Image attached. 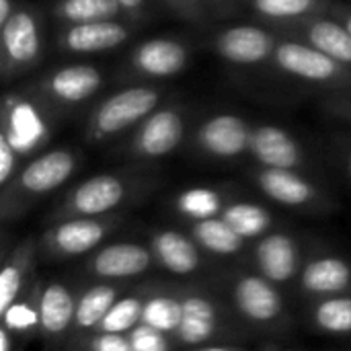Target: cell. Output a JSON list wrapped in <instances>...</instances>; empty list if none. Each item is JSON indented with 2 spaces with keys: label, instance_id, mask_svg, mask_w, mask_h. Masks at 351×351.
<instances>
[{
  "label": "cell",
  "instance_id": "obj_1",
  "mask_svg": "<svg viewBox=\"0 0 351 351\" xmlns=\"http://www.w3.org/2000/svg\"><path fill=\"white\" fill-rule=\"evenodd\" d=\"M162 103V90L150 84L123 86L105 97L90 113L86 140L101 144L138 128Z\"/></svg>",
  "mask_w": 351,
  "mask_h": 351
},
{
  "label": "cell",
  "instance_id": "obj_2",
  "mask_svg": "<svg viewBox=\"0 0 351 351\" xmlns=\"http://www.w3.org/2000/svg\"><path fill=\"white\" fill-rule=\"evenodd\" d=\"M140 181L125 173H101L80 181L60 202L53 220L66 218H101L117 212L138 191Z\"/></svg>",
  "mask_w": 351,
  "mask_h": 351
},
{
  "label": "cell",
  "instance_id": "obj_3",
  "mask_svg": "<svg viewBox=\"0 0 351 351\" xmlns=\"http://www.w3.org/2000/svg\"><path fill=\"white\" fill-rule=\"evenodd\" d=\"M271 64L278 72L329 88L351 86V70L302 39H278Z\"/></svg>",
  "mask_w": 351,
  "mask_h": 351
},
{
  "label": "cell",
  "instance_id": "obj_4",
  "mask_svg": "<svg viewBox=\"0 0 351 351\" xmlns=\"http://www.w3.org/2000/svg\"><path fill=\"white\" fill-rule=\"evenodd\" d=\"M76 169V152L68 148L45 150L19 169L12 183L4 189V197L14 195V204L41 199L51 191L60 189L62 185H66V181L74 175Z\"/></svg>",
  "mask_w": 351,
  "mask_h": 351
},
{
  "label": "cell",
  "instance_id": "obj_5",
  "mask_svg": "<svg viewBox=\"0 0 351 351\" xmlns=\"http://www.w3.org/2000/svg\"><path fill=\"white\" fill-rule=\"evenodd\" d=\"M115 216L58 220L41 234V251L47 259H74L95 251L119 224Z\"/></svg>",
  "mask_w": 351,
  "mask_h": 351
},
{
  "label": "cell",
  "instance_id": "obj_6",
  "mask_svg": "<svg viewBox=\"0 0 351 351\" xmlns=\"http://www.w3.org/2000/svg\"><path fill=\"white\" fill-rule=\"evenodd\" d=\"M0 49L6 78L21 74L39 62L43 51L41 25L31 8L16 6L10 19L0 25Z\"/></svg>",
  "mask_w": 351,
  "mask_h": 351
},
{
  "label": "cell",
  "instance_id": "obj_7",
  "mask_svg": "<svg viewBox=\"0 0 351 351\" xmlns=\"http://www.w3.org/2000/svg\"><path fill=\"white\" fill-rule=\"evenodd\" d=\"M187 132V115L181 105H162L154 109L134 132L130 152L144 160H158L173 154Z\"/></svg>",
  "mask_w": 351,
  "mask_h": 351
},
{
  "label": "cell",
  "instance_id": "obj_8",
  "mask_svg": "<svg viewBox=\"0 0 351 351\" xmlns=\"http://www.w3.org/2000/svg\"><path fill=\"white\" fill-rule=\"evenodd\" d=\"M253 128L255 125H251L243 115L224 111L204 119L195 130L193 140L204 154L220 160H232L251 150Z\"/></svg>",
  "mask_w": 351,
  "mask_h": 351
},
{
  "label": "cell",
  "instance_id": "obj_9",
  "mask_svg": "<svg viewBox=\"0 0 351 351\" xmlns=\"http://www.w3.org/2000/svg\"><path fill=\"white\" fill-rule=\"evenodd\" d=\"M278 39L259 25H230L212 39V51L234 66H259L271 62Z\"/></svg>",
  "mask_w": 351,
  "mask_h": 351
},
{
  "label": "cell",
  "instance_id": "obj_10",
  "mask_svg": "<svg viewBox=\"0 0 351 351\" xmlns=\"http://www.w3.org/2000/svg\"><path fill=\"white\" fill-rule=\"evenodd\" d=\"M105 82L103 72L93 64H66L39 80V93L53 105L78 107L86 103Z\"/></svg>",
  "mask_w": 351,
  "mask_h": 351
},
{
  "label": "cell",
  "instance_id": "obj_11",
  "mask_svg": "<svg viewBox=\"0 0 351 351\" xmlns=\"http://www.w3.org/2000/svg\"><path fill=\"white\" fill-rule=\"evenodd\" d=\"M128 68L142 78L162 80L181 74L189 64V47L175 37H152L136 45Z\"/></svg>",
  "mask_w": 351,
  "mask_h": 351
},
{
  "label": "cell",
  "instance_id": "obj_12",
  "mask_svg": "<svg viewBox=\"0 0 351 351\" xmlns=\"http://www.w3.org/2000/svg\"><path fill=\"white\" fill-rule=\"evenodd\" d=\"M251 156L263 169H302L304 167V148L294 134L282 125L259 123L253 128L251 138Z\"/></svg>",
  "mask_w": 351,
  "mask_h": 351
},
{
  "label": "cell",
  "instance_id": "obj_13",
  "mask_svg": "<svg viewBox=\"0 0 351 351\" xmlns=\"http://www.w3.org/2000/svg\"><path fill=\"white\" fill-rule=\"evenodd\" d=\"M132 35L121 19L66 25L58 35V45L70 53H103L123 45Z\"/></svg>",
  "mask_w": 351,
  "mask_h": 351
},
{
  "label": "cell",
  "instance_id": "obj_14",
  "mask_svg": "<svg viewBox=\"0 0 351 351\" xmlns=\"http://www.w3.org/2000/svg\"><path fill=\"white\" fill-rule=\"evenodd\" d=\"M255 185L271 202L284 208H311L321 202V189L296 169H259Z\"/></svg>",
  "mask_w": 351,
  "mask_h": 351
},
{
  "label": "cell",
  "instance_id": "obj_15",
  "mask_svg": "<svg viewBox=\"0 0 351 351\" xmlns=\"http://www.w3.org/2000/svg\"><path fill=\"white\" fill-rule=\"evenodd\" d=\"M234 304L239 313L257 325H269L276 323L284 315V298L278 292L276 284L269 282L267 278L253 276H241L234 284L232 290Z\"/></svg>",
  "mask_w": 351,
  "mask_h": 351
},
{
  "label": "cell",
  "instance_id": "obj_16",
  "mask_svg": "<svg viewBox=\"0 0 351 351\" xmlns=\"http://www.w3.org/2000/svg\"><path fill=\"white\" fill-rule=\"evenodd\" d=\"M152 261V249L140 243H113L95 251L88 261V271L103 280H125L146 274Z\"/></svg>",
  "mask_w": 351,
  "mask_h": 351
},
{
  "label": "cell",
  "instance_id": "obj_17",
  "mask_svg": "<svg viewBox=\"0 0 351 351\" xmlns=\"http://www.w3.org/2000/svg\"><path fill=\"white\" fill-rule=\"evenodd\" d=\"M255 265L274 284H286L300 274V247L286 232H267L255 245Z\"/></svg>",
  "mask_w": 351,
  "mask_h": 351
},
{
  "label": "cell",
  "instance_id": "obj_18",
  "mask_svg": "<svg viewBox=\"0 0 351 351\" xmlns=\"http://www.w3.org/2000/svg\"><path fill=\"white\" fill-rule=\"evenodd\" d=\"M298 39L306 41L308 45L317 47L351 70V35L333 14L321 12L300 23Z\"/></svg>",
  "mask_w": 351,
  "mask_h": 351
},
{
  "label": "cell",
  "instance_id": "obj_19",
  "mask_svg": "<svg viewBox=\"0 0 351 351\" xmlns=\"http://www.w3.org/2000/svg\"><path fill=\"white\" fill-rule=\"evenodd\" d=\"M152 253L158 265L175 276H191L202 265L199 245L191 239V234H183L179 230H158L152 237Z\"/></svg>",
  "mask_w": 351,
  "mask_h": 351
},
{
  "label": "cell",
  "instance_id": "obj_20",
  "mask_svg": "<svg viewBox=\"0 0 351 351\" xmlns=\"http://www.w3.org/2000/svg\"><path fill=\"white\" fill-rule=\"evenodd\" d=\"M76 298L70 288L60 282H49L39 294V331L45 339H58L74 327Z\"/></svg>",
  "mask_w": 351,
  "mask_h": 351
},
{
  "label": "cell",
  "instance_id": "obj_21",
  "mask_svg": "<svg viewBox=\"0 0 351 351\" xmlns=\"http://www.w3.org/2000/svg\"><path fill=\"white\" fill-rule=\"evenodd\" d=\"M300 284L306 294L335 296L351 286V265L335 255L317 257L302 267Z\"/></svg>",
  "mask_w": 351,
  "mask_h": 351
},
{
  "label": "cell",
  "instance_id": "obj_22",
  "mask_svg": "<svg viewBox=\"0 0 351 351\" xmlns=\"http://www.w3.org/2000/svg\"><path fill=\"white\" fill-rule=\"evenodd\" d=\"M218 331L216 306L204 296L183 298V317L175 337L183 346H199L210 341Z\"/></svg>",
  "mask_w": 351,
  "mask_h": 351
},
{
  "label": "cell",
  "instance_id": "obj_23",
  "mask_svg": "<svg viewBox=\"0 0 351 351\" xmlns=\"http://www.w3.org/2000/svg\"><path fill=\"white\" fill-rule=\"evenodd\" d=\"M35 259V241L27 239L23 241L10 255V259L4 263L0 271V315L21 298L25 288V278L31 271Z\"/></svg>",
  "mask_w": 351,
  "mask_h": 351
},
{
  "label": "cell",
  "instance_id": "obj_24",
  "mask_svg": "<svg viewBox=\"0 0 351 351\" xmlns=\"http://www.w3.org/2000/svg\"><path fill=\"white\" fill-rule=\"evenodd\" d=\"M249 6L263 21L296 27L325 12L329 4L325 0H249Z\"/></svg>",
  "mask_w": 351,
  "mask_h": 351
},
{
  "label": "cell",
  "instance_id": "obj_25",
  "mask_svg": "<svg viewBox=\"0 0 351 351\" xmlns=\"http://www.w3.org/2000/svg\"><path fill=\"white\" fill-rule=\"evenodd\" d=\"M191 239L199 245V249L220 255V257H232L243 251L245 239H241L222 216L199 220L191 224Z\"/></svg>",
  "mask_w": 351,
  "mask_h": 351
},
{
  "label": "cell",
  "instance_id": "obj_26",
  "mask_svg": "<svg viewBox=\"0 0 351 351\" xmlns=\"http://www.w3.org/2000/svg\"><path fill=\"white\" fill-rule=\"evenodd\" d=\"M220 216L245 241L265 237L274 224L271 214L263 206L253 204V202H232L224 208Z\"/></svg>",
  "mask_w": 351,
  "mask_h": 351
},
{
  "label": "cell",
  "instance_id": "obj_27",
  "mask_svg": "<svg viewBox=\"0 0 351 351\" xmlns=\"http://www.w3.org/2000/svg\"><path fill=\"white\" fill-rule=\"evenodd\" d=\"M119 300V292L115 286L109 284H95L90 286L78 300H76V319L74 327L78 331L99 329L105 315L111 306Z\"/></svg>",
  "mask_w": 351,
  "mask_h": 351
},
{
  "label": "cell",
  "instance_id": "obj_28",
  "mask_svg": "<svg viewBox=\"0 0 351 351\" xmlns=\"http://www.w3.org/2000/svg\"><path fill=\"white\" fill-rule=\"evenodd\" d=\"M53 14L66 25L113 21L125 16L117 0H60L53 6Z\"/></svg>",
  "mask_w": 351,
  "mask_h": 351
},
{
  "label": "cell",
  "instance_id": "obj_29",
  "mask_svg": "<svg viewBox=\"0 0 351 351\" xmlns=\"http://www.w3.org/2000/svg\"><path fill=\"white\" fill-rule=\"evenodd\" d=\"M226 204L214 187H189L175 197V210L191 222L216 218L224 212Z\"/></svg>",
  "mask_w": 351,
  "mask_h": 351
},
{
  "label": "cell",
  "instance_id": "obj_30",
  "mask_svg": "<svg viewBox=\"0 0 351 351\" xmlns=\"http://www.w3.org/2000/svg\"><path fill=\"white\" fill-rule=\"evenodd\" d=\"M183 317V300H177L173 296H152L144 300L142 308V323L148 327H154L167 335H175Z\"/></svg>",
  "mask_w": 351,
  "mask_h": 351
},
{
  "label": "cell",
  "instance_id": "obj_31",
  "mask_svg": "<svg viewBox=\"0 0 351 351\" xmlns=\"http://www.w3.org/2000/svg\"><path fill=\"white\" fill-rule=\"evenodd\" d=\"M313 321L323 333H331V335L351 333V298L329 296L321 300L313 311Z\"/></svg>",
  "mask_w": 351,
  "mask_h": 351
},
{
  "label": "cell",
  "instance_id": "obj_32",
  "mask_svg": "<svg viewBox=\"0 0 351 351\" xmlns=\"http://www.w3.org/2000/svg\"><path fill=\"white\" fill-rule=\"evenodd\" d=\"M39 294L41 290H29L21 294V298L0 315L2 327L10 333H29L39 329Z\"/></svg>",
  "mask_w": 351,
  "mask_h": 351
},
{
  "label": "cell",
  "instance_id": "obj_33",
  "mask_svg": "<svg viewBox=\"0 0 351 351\" xmlns=\"http://www.w3.org/2000/svg\"><path fill=\"white\" fill-rule=\"evenodd\" d=\"M142 308H144V300H140L138 296L119 298L111 306V311L105 315V319L101 321L97 331L128 335L134 327H138L142 323Z\"/></svg>",
  "mask_w": 351,
  "mask_h": 351
},
{
  "label": "cell",
  "instance_id": "obj_34",
  "mask_svg": "<svg viewBox=\"0 0 351 351\" xmlns=\"http://www.w3.org/2000/svg\"><path fill=\"white\" fill-rule=\"evenodd\" d=\"M128 337H130V343H132L134 351H171L167 333H162L154 327H148L144 323L134 327L128 333Z\"/></svg>",
  "mask_w": 351,
  "mask_h": 351
},
{
  "label": "cell",
  "instance_id": "obj_35",
  "mask_svg": "<svg viewBox=\"0 0 351 351\" xmlns=\"http://www.w3.org/2000/svg\"><path fill=\"white\" fill-rule=\"evenodd\" d=\"M19 173V150L10 142L8 134H0V185L6 189Z\"/></svg>",
  "mask_w": 351,
  "mask_h": 351
},
{
  "label": "cell",
  "instance_id": "obj_36",
  "mask_svg": "<svg viewBox=\"0 0 351 351\" xmlns=\"http://www.w3.org/2000/svg\"><path fill=\"white\" fill-rule=\"evenodd\" d=\"M90 351H134L130 337L119 333H97L90 339Z\"/></svg>",
  "mask_w": 351,
  "mask_h": 351
},
{
  "label": "cell",
  "instance_id": "obj_37",
  "mask_svg": "<svg viewBox=\"0 0 351 351\" xmlns=\"http://www.w3.org/2000/svg\"><path fill=\"white\" fill-rule=\"evenodd\" d=\"M173 10L189 16V19H199L204 12V0H165Z\"/></svg>",
  "mask_w": 351,
  "mask_h": 351
},
{
  "label": "cell",
  "instance_id": "obj_38",
  "mask_svg": "<svg viewBox=\"0 0 351 351\" xmlns=\"http://www.w3.org/2000/svg\"><path fill=\"white\" fill-rule=\"evenodd\" d=\"M327 12L333 14L351 35V6L350 4H333V6H327Z\"/></svg>",
  "mask_w": 351,
  "mask_h": 351
},
{
  "label": "cell",
  "instance_id": "obj_39",
  "mask_svg": "<svg viewBox=\"0 0 351 351\" xmlns=\"http://www.w3.org/2000/svg\"><path fill=\"white\" fill-rule=\"evenodd\" d=\"M331 111L337 117H343V119L351 121V95H346V97H339V99L331 101Z\"/></svg>",
  "mask_w": 351,
  "mask_h": 351
},
{
  "label": "cell",
  "instance_id": "obj_40",
  "mask_svg": "<svg viewBox=\"0 0 351 351\" xmlns=\"http://www.w3.org/2000/svg\"><path fill=\"white\" fill-rule=\"evenodd\" d=\"M146 2L148 0H117V4L121 6V10L125 12V16H140L142 12H144V8H146Z\"/></svg>",
  "mask_w": 351,
  "mask_h": 351
},
{
  "label": "cell",
  "instance_id": "obj_41",
  "mask_svg": "<svg viewBox=\"0 0 351 351\" xmlns=\"http://www.w3.org/2000/svg\"><path fill=\"white\" fill-rule=\"evenodd\" d=\"M14 8H16V4L12 0H0V25L10 19V14L14 12Z\"/></svg>",
  "mask_w": 351,
  "mask_h": 351
},
{
  "label": "cell",
  "instance_id": "obj_42",
  "mask_svg": "<svg viewBox=\"0 0 351 351\" xmlns=\"http://www.w3.org/2000/svg\"><path fill=\"white\" fill-rule=\"evenodd\" d=\"M0 351H10V331L0 329Z\"/></svg>",
  "mask_w": 351,
  "mask_h": 351
},
{
  "label": "cell",
  "instance_id": "obj_43",
  "mask_svg": "<svg viewBox=\"0 0 351 351\" xmlns=\"http://www.w3.org/2000/svg\"><path fill=\"white\" fill-rule=\"evenodd\" d=\"M343 165H346V171H348V175H350V179H351V144L348 146V150H346V156H343Z\"/></svg>",
  "mask_w": 351,
  "mask_h": 351
},
{
  "label": "cell",
  "instance_id": "obj_44",
  "mask_svg": "<svg viewBox=\"0 0 351 351\" xmlns=\"http://www.w3.org/2000/svg\"><path fill=\"white\" fill-rule=\"evenodd\" d=\"M199 351H234L230 350V348H220V346H212V348H204V350Z\"/></svg>",
  "mask_w": 351,
  "mask_h": 351
},
{
  "label": "cell",
  "instance_id": "obj_45",
  "mask_svg": "<svg viewBox=\"0 0 351 351\" xmlns=\"http://www.w3.org/2000/svg\"><path fill=\"white\" fill-rule=\"evenodd\" d=\"M204 2H206V4H210V6H220L224 0H204Z\"/></svg>",
  "mask_w": 351,
  "mask_h": 351
}]
</instances>
